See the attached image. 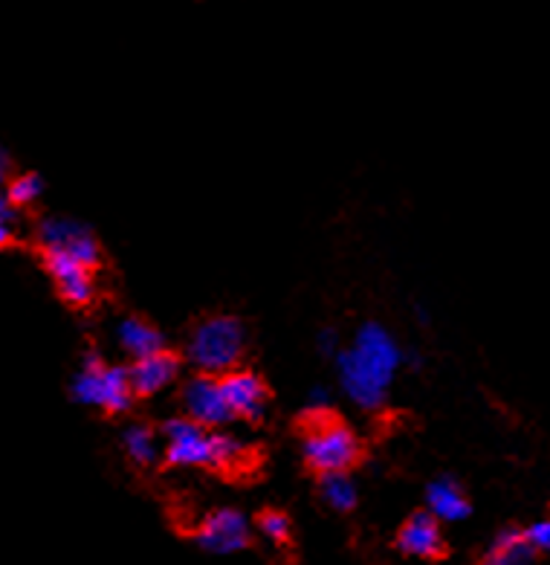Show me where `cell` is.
Returning a JSON list of instances; mask_svg holds the SVG:
<instances>
[{"instance_id":"16","label":"cell","mask_w":550,"mask_h":565,"mask_svg":"<svg viewBox=\"0 0 550 565\" xmlns=\"http://www.w3.org/2000/svg\"><path fill=\"white\" fill-rule=\"evenodd\" d=\"M322 499L334 511L348 513L357 504V488H354V481L345 472H327V476H322Z\"/></svg>"},{"instance_id":"13","label":"cell","mask_w":550,"mask_h":565,"mask_svg":"<svg viewBox=\"0 0 550 565\" xmlns=\"http://www.w3.org/2000/svg\"><path fill=\"white\" fill-rule=\"evenodd\" d=\"M117 337L125 354H131L133 360H142V356L163 351V333L157 331L151 322H145V319H122Z\"/></svg>"},{"instance_id":"1","label":"cell","mask_w":550,"mask_h":565,"mask_svg":"<svg viewBox=\"0 0 550 565\" xmlns=\"http://www.w3.org/2000/svg\"><path fill=\"white\" fill-rule=\"evenodd\" d=\"M342 388L363 409H377L386 401L397 369L403 365V351L397 340L377 322H368L357 331L348 351L336 354Z\"/></svg>"},{"instance_id":"10","label":"cell","mask_w":550,"mask_h":565,"mask_svg":"<svg viewBox=\"0 0 550 565\" xmlns=\"http://www.w3.org/2000/svg\"><path fill=\"white\" fill-rule=\"evenodd\" d=\"M397 548L409 554V557H423V559H438L446 554V545H443L441 522L432 516L429 511H420L400 527L397 534Z\"/></svg>"},{"instance_id":"26","label":"cell","mask_w":550,"mask_h":565,"mask_svg":"<svg viewBox=\"0 0 550 565\" xmlns=\"http://www.w3.org/2000/svg\"><path fill=\"white\" fill-rule=\"evenodd\" d=\"M481 565H489V563H481Z\"/></svg>"},{"instance_id":"9","label":"cell","mask_w":550,"mask_h":565,"mask_svg":"<svg viewBox=\"0 0 550 565\" xmlns=\"http://www.w3.org/2000/svg\"><path fill=\"white\" fill-rule=\"evenodd\" d=\"M220 388H224V401L233 415L247 420H261L263 409H267V386L261 377L252 372H226L220 377Z\"/></svg>"},{"instance_id":"3","label":"cell","mask_w":550,"mask_h":565,"mask_svg":"<svg viewBox=\"0 0 550 565\" xmlns=\"http://www.w3.org/2000/svg\"><path fill=\"white\" fill-rule=\"evenodd\" d=\"M304 461L316 472H345L359 456V444L348 426L327 409H304Z\"/></svg>"},{"instance_id":"7","label":"cell","mask_w":550,"mask_h":565,"mask_svg":"<svg viewBox=\"0 0 550 565\" xmlns=\"http://www.w3.org/2000/svg\"><path fill=\"white\" fill-rule=\"evenodd\" d=\"M197 545L212 554H235V551L247 548L249 545V525L244 513L224 508L203 519L197 534H194Z\"/></svg>"},{"instance_id":"12","label":"cell","mask_w":550,"mask_h":565,"mask_svg":"<svg viewBox=\"0 0 550 565\" xmlns=\"http://www.w3.org/2000/svg\"><path fill=\"white\" fill-rule=\"evenodd\" d=\"M429 513H432L438 522H461V519L470 516V502H466L464 490L457 488L452 479H438L429 484L427 493Z\"/></svg>"},{"instance_id":"19","label":"cell","mask_w":550,"mask_h":565,"mask_svg":"<svg viewBox=\"0 0 550 565\" xmlns=\"http://www.w3.org/2000/svg\"><path fill=\"white\" fill-rule=\"evenodd\" d=\"M258 527L263 536H270L272 542H288L290 540V519L279 511H263L258 516Z\"/></svg>"},{"instance_id":"18","label":"cell","mask_w":550,"mask_h":565,"mask_svg":"<svg viewBox=\"0 0 550 565\" xmlns=\"http://www.w3.org/2000/svg\"><path fill=\"white\" fill-rule=\"evenodd\" d=\"M41 194H44V180H41L39 174H32V171H26V174H18V178H12L7 183V198H9V203L15 206V210L32 206V203L39 201Z\"/></svg>"},{"instance_id":"21","label":"cell","mask_w":550,"mask_h":565,"mask_svg":"<svg viewBox=\"0 0 550 565\" xmlns=\"http://www.w3.org/2000/svg\"><path fill=\"white\" fill-rule=\"evenodd\" d=\"M319 349H322V354L327 356L339 354V337H336V331L325 328V331L319 333Z\"/></svg>"},{"instance_id":"20","label":"cell","mask_w":550,"mask_h":565,"mask_svg":"<svg viewBox=\"0 0 550 565\" xmlns=\"http://www.w3.org/2000/svg\"><path fill=\"white\" fill-rule=\"evenodd\" d=\"M525 536H527V542H530V545L536 548V554H539V551H548L550 554V519L533 522V525L525 531Z\"/></svg>"},{"instance_id":"23","label":"cell","mask_w":550,"mask_h":565,"mask_svg":"<svg viewBox=\"0 0 550 565\" xmlns=\"http://www.w3.org/2000/svg\"><path fill=\"white\" fill-rule=\"evenodd\" d=\"M308 409H327V392H325V388H313Z\"/></svg>"},{"instance_id":"4","label":"cell","mask_w":550,"mask_h":565,"mask_svg":"<svg viewBox=\"0 0 550 565\" xmlns=\"http://www.w3.org/2000/svg\"><path fill=\"white\" fill-rule=\"evenodd\" d=\"M73 401L85 403V406H99L105 412H128L133 403V388L128 369L122 365H108L99 354H85L82 369L73 377Z\"/></svg>"},{"instance_id":"15","label":"cell","mask_w":550,"mask_h":565,"mask_svg":"<svg viewBox=\"0 0 550 565\" xmlns=\"http://www.w3.org/2000/svg\"><path fill=\"white\" fill-rule=\"evenodd\" d=\"M87 226L71 221V217H44L39 224V241L44 249H62L67 247L76 235L85 233Z\"/></svg>"},{"instance_id":"11","label":"cell","mask_w":550,"mask_h":565,"mask_svg":"<svg viewBox=\"0 0 550 565\" xmlns=\"http://www.w3.org/2000/svg\"><path fill=\"white\" fill-rule=\"evenodd\" d=\"M177 372L180 360L171 351L163 349L151 356H142V360H133V365L128 369V377H131L133 395L148 397L169 386L171 380L177 377Z\"/></svg>"},{"instance_id":"6","label":"cell","mask_w":550,"mask_h":565,"mask_svg":"<svg viewBox=\"0 0 550 565\" xmlns=\"http://www.w3.org/2000/svg\"><path fill=\"white\" fill-rule=\"evenodd\" d=\"M44 267L53 276L58 296L73 308H87L94 302V270H87L78 262H73L62 249H44Z\"/></svg>"},{"instance_id":"5","label":"cell","mask_w":550,"mask_h":565,"mask_svg":"<svg viewBox=\"0 0 550 565\" xmlns=\"http://www.w3.org/2000/svg\"><path fill=\"white\" fill-rule=\"evenodd\" d=\"M244 351V326L235 317H209L188 337L186 354L203 374L233 372Z\"/></svg>"},{"instance_id":"24","label":"cell","mask_w":550,"mask_h":565,"mask_svg":"<svg viewBox=\"0 0 550 565\" xmlns=\"http://www.w3.org/2000/svg\"><path fill=\"white\" fill-rule=\"evenodd\" d=\"M7 178H9V154L0 148V189H7Z\"/></svg>"},{"instance_id":"17","label":"cell","mask_w":550,"mask_h":565,"mask_svg":"<svg viewBox=\"0 0 550 565\" xmlns=\"http://www.w3.org/2000/svg\"><path fill=\"white\" fill-rule=\"evenodd\" d=\"M122 444L128 449V456L137 461V465H154L157 458V438L154 433L142 424H133L125 429Z\"/></svg>"},{"instance_id":"14","label":"cell","mask_w":550,"mask_h":565,"mask_svg":"<svg viewBox=\"0 0 550 565\" xmlns=\"http://www.w3.org/2000/svg\"><path fill=\"white\" fill-rule=\"evenodd\" d=\"M536 548L527 542L525 531H504L498 540L493 542V554H489V565H533Z\"/></svg>"},{"instance_id":"22","label":"cell","mask_w":550,"mask_h":565,"mask_svg":"<svg viewBox=\"0 0 550 565\" xmlns=\"http://www.w3.org/2000/svg\"><path fill=\"white\" fill-rule=\"evenodd\" d=\"M15 221V206L9 203L7 189H0V224H12Z\"/></svg>"},{"instance_id":"25","label":"cell","mask_w":550,"mask_h":565,"mask_svg":"<svg viewBox=\"0 0 550 565\" xmlns=\"http://www.w3.org/2000/svg\"><path fill=\"white\" fill-rule=\"evenodd\" d=\"M12 244V224H0V249Z\"/></svg>"},{"instance_id":"8","label":"cell","mask_w":550,"mask_h":565,"mask_svg":"<svg viewBox=\"0 0 550 565\" xmlns=\"http://www.w3.org/2000/svg\"><path fill=\"white\" fill-rule=\"evenodd\" d=\"M183 406H186V415L201 426H220L233 418V412L224 401V388H220V380L212 377V374H197L186 383L183 388Z\"/></svg>"},{"instance_id":"2","label":"cell","mask_w":550,"mask_h":565,"mask_svg":"<svg viewBox=\"0 0 550 565\" xmlns=\"http://www.w3.org/2000/svg\"><path fill=\"white\" fill-rule=\"evenodd\" d=\"M165 461L171 467H233L244 447L229 435L209 433L192 418H171L165 424Z\"/></svg>"}]
</instances>
